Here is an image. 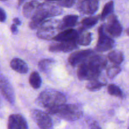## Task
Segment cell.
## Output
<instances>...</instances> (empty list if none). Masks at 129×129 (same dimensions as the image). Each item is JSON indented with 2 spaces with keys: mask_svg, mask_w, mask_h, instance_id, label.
Returning a JSON list of instances; mask_svg holds the SVG:
<instances>
[{
  "mask_svg": "<svg viewBox=\"0 0 129 129\" xmlns=\"http://www.w3.org/2000/svg\"><path fill=\"white\" fill-rule=\"evenodd\" d=\"M108 58L112 63L119 65L123 61L124 57L122 52L119 50H113L108 54Z\"/></svg>",
  "mask_w": 129,
  "mask_h": 129,
  "instance_id": "obj_19",
  "label": "cell"
},
{
  "mask_svg": "<svg viewBox=\"0 0 129 129\" xmlns=\"http://www.w3.org/2000/svg\"><path fill=\"white\" fill-rule=\"evenodd\" d=\"M76 40L59 42L54 43L49 46V51L52 52H70L78 49Z\"/></svg>",
  "mask_w": 129,
  "mask_h": 129,
  "instance_id": "obj_10",
  "label": "cell"
},
{
  "mask_svg": "<svg viewBox=\"0 0 129 129\" xmlns=\"http://www.w3.org/2000/svg\"><path fill=\"white\" fill-rule=\"evenodd\" d=\"M49 1H57L58 0H47Z\"/></svg>",
  "mask_w": 129,
  "mask_h": 129,
  "instance_id": "obj_34",
  "label": "cell"
},
{
  "mask_svg": "<svg viewBox=\"0 0 129 129\" xmlns=\"http://www.w3.org/2000/svg\"><path fill=\"white\" fill-rule=\"evenodd\" d=\"M120 71L121 68H120V66H118V65H117V64H114L107 69V74L108 78L112 79L117 76V74L120 73Z\"/></svg>",
  "mask_w": 129,
  "mask_h": 129,
  "instance_id": "obj_26",
  "label": "cell"
},
{
  "mask_svg": "<svg viewBox=\"0 0 129 129\" xmlns=\"http://www.w3.org/2000/svg\"><path fill=\"white\" fill-rule=\"evenodd\" d=\"M108 92L110 95L115 96L118 98H123V93L120 88L115 84H110L108 87Z\"/></svg>",
  "mask_w": 129,
  "mask_h": 129,
  "instance_id": "obj_25",
  "label": "cell"
},
{
  "mask_svg": "<svg viewBox=\"0 0 129 129\" xmlns=\"http://www.w3.org/2000/svg\"><path fill=\"white\" fill-rule=\"evenodd\" d=\"M99 0H79L77 4V9L84 15H93L99 8Z\"/></svg>",
  "mask_w": 129,
  "mask_h": 129,
  "instance_id": "obj_9",
  "label": "cell"
},
{
  "mask_svg": "<svg viewBox=\"0 0 129 129\" xmlns=\"http://www.w3.org/2000/svg\"><path fill=\"white\" fill-rule=\"evenodd\" d=\"M105 28L106 31L113 37H118L120 36L123 30L117 16L113 14H112L108 16V19Z\"/></svg>",
  "mask_w": 129,
  "mask_h": 129,
  "instance_id": "obj_8",
  "label": "cell"
},
{
  "mask_svg": "<svg viewBox=\"0 0 129 129\" xmlns=\"http://www.w3.org/2000/svg\"><path fill=\"white\" fill-rule=\"evenodd\" d=\"M78 35L79 34L76 30L74 29H66L64 31L59 32L53 39L57 42L72 41L76 40Z\"/></svg>",
  "mask_w": 129,
  "mask_h": 129,
  "instance_id": "obj_15",
  "label": "cell"
},
{
  "mask_svg": "<svg viewBox=\"0 0 129 129\" xmlns=\"http://www.w3.org/2000/svg\"><path fill=\"white\" fill-rule=\"evenodd\" d=\"M98 79V78H96V79H91L88 82L86 85V88L88 90L91 91H96L106 85L105 83H103Z\"/></svg>",
  "mask_w": 129,
  "mask_h": 129,
  "instance_id": "obj_23",
  "label": "cell"
},
{
  "mask_svg": "<svg viewBox=\"0 0 129 129\" xmlns=\"http://www.w3.org/2000/svg\"><path fill=\"white\" fill-rule=\"evenodd\" d=\"M60 21L58 20H45L38 28L37 35L39 38L45 40L54 39L60 30Z\"/></svg>",
  "mask_w": 129,
  "mask_h": 129,
  "instance_id": "obj_5",
  "label": "cell"
},
{
  "mask_svg": "<svg viewBox=\"0 0 129 129\" xmlns=\"http://www.w3.org/2000/svg\"><path fill=\"white\" fill-rule=\"evenodd\" d=\"M113 11H114V3L113 1H110L103 7L101 14V19L105 20L107 16L112 15Z\"/></svg>",
  "mask_w": 129,
  "mask_h": 129,
  "instance_id": "obj_24",
  "label": "cell"
},
{
  "mask_svg": "<svg viewBox=\"0 0 129 129\" xmlns=\"http://www.w3.org/2000/svg\"><path fill=\"white\" fill-rule=\"evenodd\" d=\"M31 117L34 122L41 129H51L53 127L52 120L45 112L39 110H33Z\"/></svg>",
  "mask_w": 129,
  "mask_h": 129,
  "instance_id": "obj_7",
  "label": "cell"
},
{
  "mask_svg": "<svg viewBox=\"0 0 129 129\" xmlns=\"http://www.w3.org/2000/svg\"><path fill=\"white\" fill-rule=\"evenodd\" d=\"M126 32H127V35H128L129 36V28H128L127 29V30H126Z\"/></svg>",
  "mask_w": 129,
  "mask_h": 129,
  "instance_id": "obj_33",
  "label": "cell"
},
{
  "mask_svg": "<svg viewBox=\"0 0 129 129\" xmlns=\"http://www.w3.org/2000/svg\"><path fill=\"white\" fill-rule=\"evenodd\" d=\"M29 83L34 89H39L42 84V79L38 72L34 71L31 73L29 78Z\"/></svg>",
  "mask_w": 129,
  "mask_h": 129,
  "instance_id": "obj_20",
  "label": "cell"
},
{
  "mask_svg": "<svg viewBox=\"0 0 129 129\" xmlns=\"http://www.w3.org/2000/svg\"><path fill=\"white\" fill-rule=\"evenodd\" d=\"M0 18H1V22L2 23L5 21L6 19V13H5V11H4L3 8L0 9Z\"/></svg>",
  "mask_w": 129,
  "mask_h": 129,
  "instance_id": "obj_28",
  "label": "cell"
},
{
  "mask_svg": "<svg viewBox=\"0 0 129 129\" xmlns=\"http://www.w3.org/2000/svg\"><path fill=\"white\" fill-rule=\"evenodd\" d=\"M8 129H28L25 118L20 114H12L8 120Z\"/></svg>",
  "mask_w": 129,
  "mask_h": 129,
  "instance_id": "obj_13",
  "label": "cell"
},
{
  "mask_svg": "<svg viewBox=\"0 0 129 129\" xmlns=\"http://www.w3.org/2000/svg\"><path fill=\"white\" fill-rule=\"evenodd\" d=\"M62 13V10L59 5L50 2L41 3L36 15L31 18L29 26L31 29L38 28L48 18L58 16Z\"/></svg>",
  "mask_w": 129,
  "mask_h": 129,
  "instance_id": "obj_2",
  "label": "cell"
},
{
  "mask_svg": "<svg viewBox=\"0 0 129 129\" xmlns=\"http://www.w3.org/2000/svg\"><path fill=\"white\" fill-rule=\"evenodd\" d=\"M89 129H102L97 123H93L90 125Z\"/></svg>",
  "mask_w": 129,
  "mask_h": 129,
  "instance_id": "obj_30",
  "label": "cell"
},
{
  "mask_svg": "<svg viewBox=\"0 0 129 129\" xmlns=\"http://www.w3.org/2000/svg\"><path fill=\"white\" fill-rule=\"evenodd\" d=\"M66 102L62 93L55 90H45L42 92L37 99V103L40 107L50 110L64 104Z\"/></svg>",
  "mask_w": 129,
  "mask_h": 129,
  "instance_id": "obj_4",
  "label": "cell"
},
{
  "mask_svg": "<svg viewBox=\"0 0 129 129\" xmlns=\"http://www.w3.org/2000/svg\"><path fill=\"white\" fill-rule=\"evenodd\" d=\"M49 114L55 115L68 121H76L83 117V109L79 104H62L47 111Z\"/></svg>",
  "mask_w": 129,
  "mask_h": 129,
  "instance_id": "obj_3",
  "label": "cell"
},
{
  "mask_svg": "<svg viewBox=\"0 0 129 129\" xmlns=\"http://www.w3.org/2000/svg\"><path fill=\"white\" fill-rule=\"evenodd\" d=\"M78 20V16L76 15H68L64 16L60 21L59 27L60 30H66L75 26Z\"/></svg>",
  "mask_w": 129,
  "mask_h": 129,
  "instance_id": "obj_17",
  "label": "cell"
},
{
  "mask_svg": "<svg viewBox=\"0 0 129 129\" xmlns=\"http://www.w3.org/2000/svg\"><path fill=\"white\" fill-rule=\"evenodd\" d=\"M93 54V51L91 50H83L74 52L69 57L68 62L71 66L75 67L79 65Z\"/></svg>",
  "mask_w": 129,
  "mask_h": 129,
  "instance_id": "obj_12",
  "label": "cell"
},
{
  "mask_svg": "<svg viewBox=\"0 0 129 129\" xmlns=\"http://www.w3.org/2000/svg\"><path fill=\"white\" fill-rule=\"evenodd\" d=\"M107 64V60L104 56L93 54L79 65L77 70L78 78L89 81L98 78Z\"/></svg>",
  "mask_w": 129,
  "mask_h": 129,
  "instance_id": "obj_1",
  "label": "cell"
},
{
  "mask_svg": "<svg viewBox=\"0 0 129 129\" xmlns=\"http://www.w3.org/2000/svg\"><path fill=\"white\" fill-rule=\"evenodd\" d=\"M104 25H102L98 28V40L96 49L98 52H104L110 50L114 47L115 42L112 37L106 34Z\"/></svg>",
  "mask_w": 129,
  "mask_h": 129,
  "instance_id": "obj_6",
  "label": "cell"
},
{
  "mask_svg": "<svg viewBox=\"0 0 129 129\" xmlns=\"http://www.w3.org/2000/svg\"><path fill=\"white\" fill-rule=\"evenodd\" d=\"M76 0H58L57 2L60 6L64 8H71L75 4Z\"/></svg>",
  "mask_w": 129,
  "mask_h": 129,
  "instance_id": "obj_27",
  "label": "cell"
},
{
  "mask_svg": "<svg viewBox=\"0 0 129 129\" xmlns=\"http://www.w3.org/2000/svg\"><path fill=\"white\" fill-rule=\"evenodd\" d=\"M10 67L17 73L26 74L28 71V67L25 61L20 58H14L10 62Z\"/></svg>",
  "mask_w": 129,
  "mask_h": 129,
  "instance_id": "obj_16",
  "label": "cell"
},
{
  "mask_svg": "<svg viewBox=\"0 0 129 129\" xmlns=\"http://www.w3.org/2000/svg\"><path fill=\"white\" fill-rule=\"evenodd\" d=\"M1 1H7V0H1Z\"/></svg>",
  "mask_w": 129,
  "mask_h": 129,
  "instance_id": "obj_35",
  "label": "cell"
},
{
  "mask_svg": "<svg viewBox=\"0 0 129 129\" xmlns=\"http://www.w3.org/2000/svg\"><path fill=\"white\" fill-rule=\"evenodd\" d=\"M11 31L13 34H16L18 33V28L16 25L15 23L12 24L11 26Z\"/></svg>",
  "mask_w": 129,
  "mask_h": 129,
  "instance_id": "obj_29",
  "label": "cell"
},
{
  "mask_svg": "<svg viewBox=\"0 0 129 129\" xmlns=\"http://www.w3.org/2000/svg\"><path fill=\"white\" fill-rule=\"evenodd\" d=\"M55 64V60L52 59H42L39 62V68L43 73H47Z\"/></svg>",
  "mask_w": 129,
  "mask_h": 129,
  "instance_id": "obj_21",
  "label": "cell"
},
{
  "mask_svg": "<svg viewBox=\"0 0 129 129\" xmlns=\"http://www.w3.org/2000/svg\"><path fill=\"white\" fill-rule=\"evenodd\" d=\"M13 23H15L16 25H20L21 24V21L18 18H15L13 19Z\"/></svg>",
  "mask_w": 129,
  "mask_h": 129,
  "instance_id": "obj_31",
  "label": "cell"
},
{
  "mask_svg": "<svg viewBox=\"0 0 129 129\" xmlns=\"http://www.w3.org/2000/svg\"><path fill=\"white\" fill-rule=\"evenodd\" d=\"M41 3L36 0H31L26 3L23 7L22 13L25 17L31 18L37 13Z\"/></svg>",
  "mask_w": 129,
  "mask_h": 129,
  "instance_id": "obj_14",
  "label": "cell"
},
{
  "mask_svg": "<svg viewBox=\"0 0 129 129\" xmlns=\"http://www.w3.org/2000/svg\"><path fill=\"white\" fill-rule=\"evenodd\" d=\"M98 21V16H89L84 18L81 21V29L83 30L94 26Z\"/></svg>",
  "mask_w": 129,
  "mask_h": 129,
  "instance_id": "obj_22",
  "label": "cell"
},
{
  "mask_svg": "<svg viewBox=\"0 0 129 129\" xmlns=\"http://www.w3.org/2000/svg\"><path fill=\"white\" fill-rule=\"evenodd\" d=\"M25 0H18V5L20 6V5H21V4L23 3L25 1Z\"/></svg>",
  "mask_w": 129,
  "mask_h": 129,
  "instance_id": "obj_32",
  "label": "cell"
},
{
  "mask_svg": "<svg viewBox=\"0 0 129 129\" xmlns=\"http://www.w3.org/2000/svg\"><path fill=\"white\" fill-rule=\"evenodd\" d=\"M0 81H1L0 86H1V94L9 103L13 104L15 102V93L12 86L7 78L3 74L1 75Z\"/></svg>",
  "mask_w": 129,
  "mask_h": 129,
  "instance_id": "obj_11",
  "label": "cell"
},
{
  "mask_svg": "<svg viewBox=\"0 0 129 129\" xmlns=\"http://www.w3.org/2000/svg\"><path fill=\"white\" fill-rule=\"evenodd\" d=\"M92 41V35L90 32L83 31L79 34L76 42L78 44L83 46H87L91 44Z\"/></svg>",
  "mask_w": 129,
  "mask_h": 129,
  "instance_id": "obj_18",
  "label": "cell"
}]
</instances>
